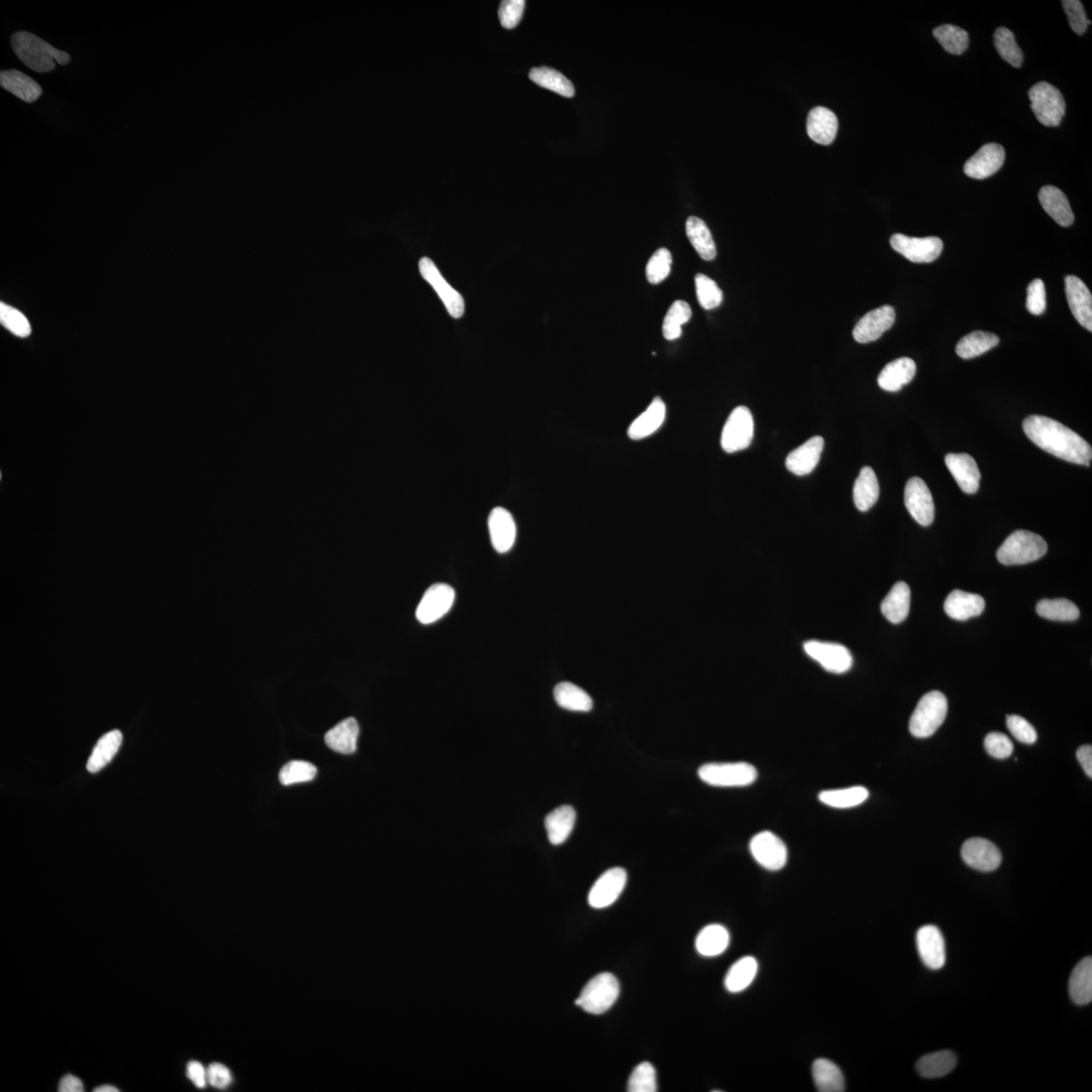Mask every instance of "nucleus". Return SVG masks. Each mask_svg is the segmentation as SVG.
Instances as JSON below:
<instances>
[{"label": "nucleus", "instance_id": "obj_37", "mask_svg": "<svg viewBox=\"0 0 1092 1092\" xmlns=\"http://www.w3.org/2000/svg\"><path fill=\"white\" fill-rule=\"evenodd\" d=\"M758 969V962L754 957L747 956L737 961L726 973V990L731 994H738L747 989L757 976Z\"/></svg>", "mask_w": 1092, "mask_h": 1092}, {"label": "nucleus", "instance_id": "obj_53", "mask_svg": "<svg viewBox=\"0 0 1092 1092\" xmlns=\"http://www.w3.org/2000/svg\"><path fill=\"white\" fill-rule=\"evenodd\" d=\"M0 322H2L3 326L9 330L11 333L19 336V337L25 338L31 334L30 322L24 316V313L15 310V307L3 304V302L0 305Z\"/></svg>", "mask_w": 1092, "mask_h": 1092}, {"label": "nucleus", "instance_id": "obj_15", "mask_svg": "<svg viewBox=\"0 0 1092 1092\" xmlns=\"http://www.w3.org/2000/svg\"><path fill=\"white\" fill-rule=\"evenodd\" d=\"M419 270L425 281L433 285L436 293L439 294L450 315L456 319L462 318L464 313L462 296L447 283L433 261L427 259V257H424L419 262Z\"/></svg>", "mask_w": 1092, "mask_h": 1092}, {"label": "nucleus", "instance_id": "obj_58", "mask_svg": "<svg viewBox=\"0 0 1092 1092\" xmlns=\"http://www.w3.org/2000/svg\"><path fill=\"white\" fill-rule=\"evenodd\" d=\"M1026 306L1028 311L1035 316H1040L1046 311V289L1041 279H1035L1029 284Z\"/></svg>", "mask_w": 1092, "mask_h": 1092}, {"label": "nucleus", "instance_id": "obj_18", "mask_svg": "<svg viewBox=\"0 0 1092 1092\" xmlns=\"http://www.w3.org/2000/svg\"><path fill=\"white\" fill-rule=\"evenodd\" d=\"M916 946L918 955L928 968L940 970L945 966V940L938 927L928 925L918 929Z\"/></svg>", "mask_w": 1092, "mask_h": 1092}, {"label": "nucleus", "instance_id": "obj_17", "mask_svg": "<svg viewBox=\"0 0 1092 1092\" xmlns=\"http://www.w3.org/2000/svg\"><path fill=\"white\" fill-rule=\"evenodd\" d=\"M962 858L968 866L982 872H993L1001 864V853L994 843L985 838H970L963 844Z\"/></svg>", "mask_w": 1092, "mask_h": 1092}, {"label": "nucleus", "instance_id": "obj_62", "mask_svg": "<svg viewBox=\"0 0 1092 1092\" xmlns=\"http://www.w3.org/2000/svg\"><path fill=\"white\" fill-rule=\"evenodd\" d=\"M1077 759L1080 765L1083 766L1086 774L1089 778L1092 777V748L1089 744L1080 747L1077 750Z\"/></svg>", "mask_w": 1092, "mask_h": 1092}, {"label": "nucleus", "instance_id": "obj_4", "mask_svg": "<svg viewBox=\"0 0 1092 1092\" xmlns=\"http://www.w3.org/2000/svg\"><path fill=\"white\" fill-rule=\"evenodd\" d=\"M619 994L620 985L613 974H598L582 988L576 1005L591 1015H602L612 1009Z\"/></svg>", "mask_w": 1092, "mask_h": 1092}, {"label": "nucleus", "instance_id": "obj_25", "mask_svg": "<svg viewBox=\"0 0 1092 1092\" xmlns=\"http://www.w3.org/2000/svg\"><path fill=\"white\" fill-rule=\"evenodd\" d=\"M665 402L659 397H654L647 410L631 423L629 430H627V435L632 440L647 439V437L657 433L662 427L665 420Z\"/></svg>", "mask_w": 1092, "mask_h": 1092}, {"label": "nucleus", "instance_id": "obj_8", "mask_svg": "<svg viewBox=\"0 0 1092 1092\" xmlns=\"http://www.w3.org/2000/svg\"><path fill=\"white\" fill-rule=\"evenodd\" d=\"M755 423L752 412L739 406L731 413L721 433V447L727 453L747 450L752 444Z\"/></svg>", "mask_w": 1092, "mask_h": 1092}, {"label": "nucleus", "instance_id": "obj_46", "mask_svg": "<svg viewBox=\"0 0 1092 1092\" xmlns=\"http://www.w3.org/2000/svg\"><path fill=\"white\" fill-rule=\"evenodd\" d=\"M934 38L946 52L962 55L969 46V35L965 30L953 25H943L933 32Z\"/></svg>", "mask_w": 1092, "mask_h": 1092}, {"label": "nucleus", "instance_id": "obj_24", "mask_svg": "<svg viewBox=\"0 0 1092 1092\" xmlns=\"http://www.w3.org/2000/svg\"><path fill=\"white\" fill-rule=\"evenodd\" d=\"M838 121L831 110L816 106L812 109L806 121L809 136L817 144L831 145L837 137Z\"/></svg>", "mask_w": 1092, "mask_h": 1092}, {"label": "nucleus", "instance_id": "obj_60", "mask_svg": "<svg viewBox=\"0 0 1092 1092\" xmlns=\"http://www.w3.org/2000/svg\"><path fill=\"white\" fill-rule=\"evenodd\" d=\"M188 1077L198 1089H205L208 1083L206 1069L198 1061H190L187 1069Z\"/></svg>", "mask_w": 1092, "mask_h": 1092}, {"label": "nucleus", "instance_id": "obj_23", "mask_svg": "<svg viewBox=\"0 0 1092 1092\" xmlns=\"http://www.w3.org/2000/svg\"><path fill=\"white\" fill-rule=\"evenodd\" d=\"M823 447H825V440L821 436H815L806 441L787 456L786 468L789 472L797 475H806L814 472L820 462Z\"/></svg>", "mask_w": 1092, "mask_h": 1092}, {"label": "nucleus", "instance_id": "obj_5", "mask_svg": "<svg viewBox=\"0 0 1092 1092\" xmlns=\"http://www.w3.org/2000/svg\"><path fill=\"white\" fill-rule=\"evenodd\" d=\"M948 713V700L943 693L933 691L926 694L918 702L910 721L912 736L918 738L932 737L944 724Z\"/></svg>", "mask_w": 1092, "mask_h": 1092}, {"label": "nucleus", "instance_id": "obj_50", "mask_svg": "<svg viewBox=\"0 0 1092 1092\" xmlns=\"http://www.w3.org/2000/svg\"><path fill=\"white\" fill-rule=\"evenodd\" d=\"M695 284L697 299L703 309L713 310L721 304L724 294L713 279L705 274L698 273L695 277Z\"/></svg>", "mask_w": 1092, "mask_h": 1092}, {"label": "nucleus", "instance_id": "obj_30", "mask_svg": "<svg viewBox=\"0 0 1092 1092\" xmlns=\"http://www.w3.org/2000/svg\"><path fill=\"white\" fill-rule=\"evenodd\" d=\"M576 810L570 805L554 809L546 817L545 826L548 839L554 845L564 844L572 833L576 823Z\"/></svg>", "mask_w": 1092, "mask_h": 1092}, {"label": "nucleus", "instance_id": "obj_45", "mask_svg": "<svg viewBox=\"0 0 1092 1092\" xmlns=\"http://www.w3.org/2000/svg\"><path fill=\"white\" fill-rule=\"evenodd\" d=\"M692 310L684 301H676L671 305L663 323V334L666 340L681 337L683 325L690 321Z\"/></svg>", "mask_w": 1092, "mask_h": 1092}, {"label": "nucleus", "instance_id": "obj_63", "mask_svg": "<svg viewBox=\"0 0 1092 1092\" xmlns=\"http://www.w3.org/2000/svg\"><path fill=\"white\" fill-rule=\"evenodd\" d=\"M119 1091H120L119 1089L115 1088V1086L113 1085H102V1086H98V1088L94 1089V1092H119Z\"/></svg>", "mask_w": 1092, "mask_h": 1092}, {"label": "nucleus", "instance_id": "obj_27", "mask_svg": "<svg viewBox=\"0 0 1092 1092\" xmlns=\"http://www.w3.org/2000/svg\"><path fill=\"white\" fill-rule=\"evenodd\" d=\"M916 362L909 357L898 358L889 362L878 377V385L887 391H898L914 379Z\"/></svg>", "mask_w": 1092, "mask_h": 1092}, {"label": "nucleus", "instance_id": "obj_1", "mask_svg": "<svg viewBox=\"0 0 1092 1092\" xmlns=\"http://www.w3.org/2000/svg\"><path fill=\"white\" fill-rule=\"evenodd\" d=\"M1024 433L1041 450L1058 458L1089 467L1092 450L1089 442L1060 422L1044 416H1029L1023 424Z\"/></svg>", "mask_w": 1092, "mask_h": 1092}, {"label": "nucleus", "instance_id": "obj_9", "mask_svg": "<svg viewBox=\"0 0 1092 1092\" xmlns=\"http://www.w3.org/2000/svg\"><path fill=\"white\" fill-rule=\"evenodd\" d=\"M750 854L767 870H781L787 863L788 850L780 838L771 832H761L749 843Z\"/></svg>", "mask_w": 1092, "mask_h": 1092}, {"label": "nucleus", "instance_id": "obj_43", "mask_svg": "<svg viewBox=\"0 0 1092 1092\" xmlns=\"http://www.w3.org/2000/svg\"><path fill=\"white\" fill-rule=\"evenodd\" d=\"M819 798L823 804L833 809H852L864 803L869 798V791L863 786H855L822 791Z\"/></svg>", "mask_w": 1092, "mask_h": 1092}, {"label": "nucleus", "instance_id": "obj_51", "mask_svg": "<svg viewBox=\"0 0 1092 1092\" xmlns=\"http://www.w3.org/2000/svg\"><path fill=\"white\" fill-rule=\"evenodd\" d=\"M627 1091H658L657 1072H655V1069L651 1063L642 1062L638 1064L630 1075L629 1084H627Z\"/></svg>", "mask_w": 1092, "mask_h": 1092}, {"label": "nucleus", "instance_id": "obj_57", "mask_svg": "<svg viewBox=\"0 0 1092 1092\" xmlns=\"http://www.w3.org/2000/svg\"><path fill=\"white\" fill-rule=\"evenodd\" d=\"M1006 725L1009 727L1011 735L1015 737L1018 742L1033 744L1037 741L1038 735L1034 726L1029 721L1018 715H1010L1006 720Z\"/></svg>", "mask_w": 1092, "mask_h": 1092}, {"label": "nucleus", "instance_id": "obj_3", "mask_svg": "<svg viewBox=\"0 0 1092 1092\" xmlns=\"http://www.w3.org/2000/svg\"><path fill=\"white\" fill-rule=\"evenodd\" d=\"M1048 551L1043 537L1026 530L1013 532L999 548L996 557L1005 565L1026 564L1038 561Z\"/></svg>", "mask_w": 1092, "mask_h": 1092}, {"label": "nucleus", "instance_id": "obj_13", "mask_svg": "<svg viewBox=\"0 0 1092 1092\" xmlns=\"http://www.w3.org/2000/svg\"><path fill=\"white\" fill-rule=\"evenodd\" d=\"M804 651L832 673H845L853 665L852 653L838 643L809 641L804 643Z\"/></svg>", "mask_w": 1092, "mask_h": 1092}, {"label": "nucleus", "instance_id": "obj_48", "mask_svg": "<svg viewBox=\"0 0 1092 1092\" xmlns=\"http://www.w3.org/2000/svg\"><path fill=\"white\" fill-rule=\"evenodd\" d=\"M994 46L1005 63L1016 69L1022 66L1023 55L1011 31L1006 27H999L994 33Z\"/></svg>", "mask_w": 1092, "mask_h": 1092}, {"label": "nucleus", "instance_id": "obj_16", "mask_svg": "<svg viewBox=\"0 0 1092 1092\" xmlns=\"http://www.w3.org/2000/svg\"><path fill=\"white\" fill-rule=\"evenodd\" d=\"M895 318L894 307L889 305L867 313L854 328V339L862 344L878 340L893 326Z\"/></svg>", "mask_w": 1092, "mask_h": 1092}, {"label": "nucleus", "instance_id": "obj_28", "mask_svg": "<svg viewBox=\"0 0 1092 1092\" xmlns=\"http://www.w3.org/2000/svg\"><path fill=\"white\" fill-rule=\"evenodd\" d=\"M1039 200L1043 209L1058 225L1071 226L1074 215L1065 194L1059 188L1052 186L1041 188Z\"/></svg>", "mask_w": 1092, "mask_h": 1092}, {"label": "nucleus", "instance_id": "obj_33", "mask_svg": "<svg viewBox=\"0 0 1092 1092\" xmlns=\"http://www.w3.org/2000/svg\"><path fill=\"white\" fill-rule=\"evenodd\" d=\"M1069 994L1075 1005H1085L1092 1000V959L1080 961L1069 980Z\"/></svg>", "mask_w": 1092, "mask_h": 1092}, {"label": "nucleus", "instance_id": "obj_52", "mask_svg": "<svg viewBox=\"0 0 1092 1092\" xmlns=\"http://www.w3.org/2000/svg\"><path fill=\"white\" fill-rule=\"evenodd\" d=\"M671 254L666 248L655 251L647 265V278L652 284H658L669 277Z\"/></svg>", "mask_w": 1092, "mask_h": 1092}, {"label": "nucleus", "instance_id": "obj_26", "mask_svg": "<svg viewBox=\"0 0 1092 1092\" xmlns=\"http://www.w3.org/2000/svg\"><path fill=\"white\" fill-rule=\"evenodd\" d=\"M944 608L949 618L964 621L982 614L985 609V601L977 594L954 590L946 597Z\"/></svg>", "mask_w": 1092, "mask_h": 1092}, {"label": "nucleus", "instance_id": "obj_22", "mask_svg": "<svg viewBox=\"0 0 1092 1092\" xmlns=\"http://www.w3.org/2000/svg\"><path fill=\"white\" fill-rule=\"evenodd\" d=\"M945 462L960 489L966 494H976L982 479L976 459L967 453H950Z\"/></svg>", "mask_w": 1092, "mask_h": 1092}, {"label": "nucleus", "instance_id": "obj_59", "mask_svg": "<svg viewBox=\"0 0 1092 1092\" xmlns=\"http://www.w3.org/2000/svg\"><path fill=\"white\" fill-rule=\"evenodd\" d=\"M206 1077H208V1083L218 1089H227L233 1079L229 1068L220 1063L211 1064L206 1069Z\"/></svg>", "mask_w": 1092, "mask_h": 1092}, {"label": "nucleus", "instance_id": "obj_21", "mask_svg": "<svg viewBox=\"0 0 1092 1092\" xmlns=\"http://www.w3.org/2000/svg\"><path fill=\"white\" fill-rule=\"evenodd\" d=\"M1065 291L1069 307L1077 321L1092 331V295L1086 284L1075 276L1065 278Z\"/></svg>", "mask_w": 1092, "mask_h": 1092}, {"label": "nucleus", "instance_id": "obj_38", "mask_svg": "<svg viewBox=\"0 0 1092 1092\" xmlns=\"http://www.w3.org/2000/svg\"><path fill=\"white\" fill-rule=\"evenodd\" d=\"M686 234L702 260L711 261L715 259L716 246L707 223L697 217L689 218L686 223Z\"/></svg>", "mask_w": 1092, "mask_h": 1092}, {"label": "nucleus", "instance_id": "obj_47", "mask_svg": "<svg viewBox=\"0 0 1092 1092\" xmlns=\"http://www.w3.org/2000/svg\"><path fill=\"white\" fill-rule=\"evenodd\" d=\"M1037 612L1041 618L1055 621H1074L1080 615L1077 605L1067 599H1045L1038 603Z\"/></svg>", "mask_w": 1092, "mask_h": 1092}, {"label": "nucleus", "instance_id": "obj_61", "mask_svg": "<svg viewBox=\"0 0 1092 1092\" xmlns=\"http://www.w3.org/2000/svg\"><path fill=\"white\" fill-rule=\"evenodd\" d=\"M58 1090L60 1092H82L84 1085L81 1080L75 1075L67 1074L60 1080Z\"/></svg>", "mask_w": 1092, "mask_h": 1092}, {"label": "nucleus", "instance_id": "obj_34", "mask_svg": "<svg viewBox=\"0 0 1092 1092\" xmlns=\"http://www.w3.org/2000/svg\"><path fill=\"white\" fill-rule=\"evenodd\" d=\"M731 936L727 929L718 923L704 927L695 940L698 953L703 957H716L725 953L730 946Z\"/></svg>", "mask_w": 1092, "mask_h": 1092}, {"label": "nucleus", "instance_id": "obj_35", "mask_svg": "<svg viewBox=\"0 0 1092 1092\" xmlns=\"http://www.w3.org/2000/svg\"><path fill=\"white\" fill-rule=\"evenodd\" d=\"M854 502L856 509L862 512L870 510L879 499L880 486L875 472L870 467L861 469L854 486Z\"/></svg>", "mask_w": 1092, "mask_h": 1092}, {"label": "nucleus", "instance_id": "obj_56", "mask_svg": "<svg viewBox=\"0 0 1092 1092\" xmlns=\"http://www.w3.org/2000/svg\"><path fill=\"white\" fill-rule=\"evenodd\" d=\"M526 3L524 0H506L502 2L499 9V19L501 25L505 29H514L517 27L524 13Z\"/></svg>", "mask_w": 1092, "mask_h": 1092}, {"label": "nucleus", "instance_id": "obj_31", "mask_svg": "<svg viewBox=\"0 0 1092 1092\" xmlns=\"http://www.w3.org/2000/svg\"><path fill=\"white\" fill-rule=\"evenodd\" d=\"M360 736V726L355 719H347L330 730L325 736L327 746L343 755L355 753L357 738Z\"/></svg>", "mask_w": 1092, "mask_h": 1092}, {"label": "nucleus", "instance_id": "obj_19", "mask_svg": "<svg viewBox=\"0 0 1092 1092\" xmlns=\"http://www.w3.org/2000/svg\"><path fill=\"white\" fill-rule=\"evenodd\" d=\"M1005 160V151L1001 145H984L964 165L965 175L974 179H985L995 175Z\"/></svg>", "mask_w": 1092, "mask_h": 1092}, {"label": "nucleus", "instance_id": "obj_55", "mask_svg": "<svg viewBox=\"0 0 1092 1092\" xmlns=\"http://www.w3.org/2000/svg\"><path fill=\"white\" fill-rule=\"evenodd\" d=\"M984 747L987 752L995 759H1006L1013 753V743L1004 733L991 732L985 737Z\"/></svg>", "mask_w": 1092, "mask_h": 1092}, {"label": "nucleus", "instance_id": "obj_40", "mask_svg": "<svg viewBox=\"0 0 1092 1092\" xmlns=\"http://www.w3.org/2000/svg\"><path fill=\"white\" fill-rule=\"evenodd\" d=\"M553 696L558 707L564 709L589 713L593 708V700L589 694L572 683L564 682L557 685Z\"/></svg>", "mask_w": 1092, "mask_h": 1092}, {"label": "nucleus", "instance_id": "obj_39", "mask_svg": "<svg viewBox=\"0 0 1092 1092\" xmlns=\"http://www.w3.org/2000/svg\"><path fill=\"white\" fill-rule=\"evenodd\" d=\"M956 1065L955 1053L939 1051L922 1057L916 1063V1071L925 1078H940L953 1071Z\"/></svg>", "mask_w": 1092, "mask_h": 1092}, {"label": "nucleus", "instance_id": "obj_12", "mask_svg": "<svg viewBox=\"0 0 1092 1092\" xmlns=\"http://www.w3.org/2000/svg\"><path fill=\"white\" fill-rule=\"evenodd\" d=\"M626 883L627 873L623 868L616 867L604 872L594 883L588 895V903L593 909H606L619 898Z\"/></svg>", "mask_w": 1092, "mask_h": 1092}, {"label": "nucleus", "instance_id": "obj_20", "mask_svg": "<svg viewBox=\"0 0 1092 1092\" xmlns=\"http://www.w3.org/2000/svg\"><path fill=\"white\" fill-rule=\"evenodd\" d=\"M488 528L492 546L497 552L506 553L511 550L516 540L517 528L512 514L508 510L502 507L492 509L489 515Z\"/></svg>", "mask_w": 1092, "mask_h": 1092}, {"label": "nucleus", "instance_id": "obj_41", "mask_svg": "<svg viewBox=\"0 0 1092 1092\" xmlns=\"http://www.w3.org/2000/svg\"><path fill=\"white\" fill-rule=\"evenodd\" d=\"M122 742V732L117 730L105 733L104 737H100L91 758L88 760V772L97 773L110 763V761L113 760L117 750H119Z\"/></svg>", "mask_w": 1092, "mask_h": 1092}, {"label": "nucleus", "instance_id": "obj_10", "mask_svg": "<svg viewBox=\"0 0 1092 1092\" xmlns=\"http://www.w3.org/2000/svg\"><path fill=\"white\" fill-rule=\"evenodd\" d=\"M892 248L915 263H931L943 252V241L938 237L916 238L904 234H894L890 239Z\"/></svg>", "mask_w": 1092, "mask_h": 1092}, {"label": "nucleus", "instance_id": "obj_42", "mask_svg": "<svg viewBox=\"0 0 1092 1092\" xmlns=\"http://www.w3.org/2000/svg\"><path fill=\"white\" fill-rule=\"evenodd\" d=\"M998 335L990 332L976 331L963 337L956 347L957 355L963 360L982 355L1000 344Z\"/></svg>", "mask_w": 1092, "mask_h": 1092}, {"label": "nucleus", "instance_id": "obj_32", "mask_svg": "<svg viewBox=\"0 0 1092 1092\" xmlns=\"http://www.w3.org/2000/svg\"><path fill=\"white\" fill-rule=\"evenodd\" d=\"M910 609V589L904 582H898L892 591L885 597L881 604V612L885 618L894 624L903 623L909 616Z\"/></svg>", "mask_w": 1092, "mask_h": 1092}, {"label": "nucleus", "instance_id": "obj_44", "mask_svg": "<svg viewBox=\"0 0 1092 1092\" xmlns=\"http://www.w3.org/2000/svg\"><path fill=\"white\" fill-rule=\"evenodd\" d=\"M529 77L537 86L550 89V91L563 95L564 98H573L575 95L573 83L564 76L562 73L548 69V67H539V69H531Z\"/></svg>", "mask_w": 1092, "mask_h": 1092}, {"label": "nucleus", "instance_id": "obj_14", "mask_svg": "<svg viewBox=\"0 0 1092 1092\" xmlns=\"http://www.w3.org/2000/svg\"><path fill=\"white\" fill-rule=\"evenodd\" d=\"M904 503L918 524L929 526L934 519V504L931 491L921 478H911L905 486Z\"/></svg>", "mask_w": 1092, "mask_h": 1092}, {"label": "nucleus", "instance_id": "obj_49", "mask_svg": "<svg viewBox=\"0 0 1092 1092\" xmlns=\"http://www.w3.org/2000/svg\"><path fill=\"white\" fill-rule=\"evenodd\" d=\"M317 775V768L309 761H291L279 772V782L284 786L310 782Z\"/></svg>", "mask_w": 1092, "mask_h": 1092}, {"label": "nucleus", "instance_id": "obj_2", "mask_svg": "<svg viewBox=\"0 0 1092 1092\" xmlns=\"http://www.w3.org/2000/svg\"><path fill=\"white\" fill-rule=\"evenodd\" d=\"M11 47L22 63L39 73L51 72L56 69V63L66 65L71 60L69 54L29 32L15 33L11 37Z\"/></svg>", "mask_w": 1092, "mask_h": 1092}, {"label": "nucleus", "instance_id": "obj_6", "mask_svg": "<svg viewBox=\"0 0 1092 1092\" xmlns=\"http://www.w3.org/2000/svg\"><path fill=\"white\" fill-rule=\"evenodd\" d=\"M698 776L704 783L715 787H743L752 785L758 771L749 763H709L700 767Z\"/></svg>", "mask_w": 1092, "mask_h": 1092}, {"label": "nucleus", "instance_id": "obj_29", "mask_svg": "<svg viewBox=\"0 0 1092 1092\" xmlns=\"http://www.w3.org/2000/svg\"><path fill=\"white\" fill-rule=\"evenodd\" d=\"M0 86L25 103H35L41 97L43 89L31 77L18 70H3L0 73Z\"/></svg>", "mask_w": 1092, "mask_h": 1092}, {"label": "nucleus", "instance_id": "obj_11", "mask_svg": "<svg viewBox=\"0 0 1092 1092\" xmlns=\"http://www.w3.org/2000/svg\"><path fill=\"white\" fill-rule=\"evenodd\" d=\"M456 592L450 585L434 584L425 592L420 601L416 618L422 624H431L444 618L455 603Z\"/></svg>", "mask_w": 1092, "mask_h": 1092}, {"label": "nucleus", "instance_id": "obj_54", "mask_svg": "<svg viewBox=\"0 0 1092 1092\" xmlns=\"http://www.w3.org/2000/svg\"><path fill=\"white\" fill-rule=\"evenodd\" d=\"M1062 4L1072 31L1077 35H1083L1091 21L1086 16L1083 3L1078 0H1065Z\"/></svg>", "mask_w": 1092, "mask_h": 1092}, {"label": "nucleus", "instance_id": "obj_7", "mask_svg": "<svg viewBox=\"0 0 1092 1092\" xmlns=\"http://www.w3.org/2000/svg\"><path fill=\"white\" fill-rule=\"evenodd\" d=\"M1030 108L1041 125L1057 127L1065 116L1066 104L1059 89L1048 82H1039L1029 91Z\"/></svg>", "mask_w": 1092, "mask_h": 1092}, {"label": "nucleus", "instance_id": "obj_36", "mask_svg": "<svg viewBox=\"0 0 1092 1092\" xmlns=\"http://www.w3.org/2000/svg\"><path fill=\"white\" fill-rule=\"evenodd\" d=\"M812 1077L817 1090L820 1092L844 1091V1074L832 1061L820 1058L812 1064Z\"/></svg>", "mask_w": 1092, "mask_h": 1092}]
</instances>
